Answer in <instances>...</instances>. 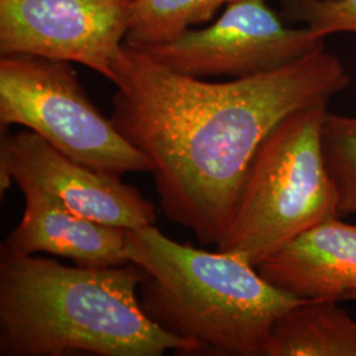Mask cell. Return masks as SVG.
<instances>
[{
	"instance_id": "obj_1",
	"label": "cell",
	"mask_w": 356,
	"mask_h": 356,
	"mask_svg": "<svg viewBox=\"0 0 356 356\" xmlns=\"http://www.w3.org/2000/svg\"><path fill=\"white\" fill-rule=\"evenodd\" d=\"M111 120L152 163L166 218L218 245L259 145L284 118L327 103L350 76L322 49L280 69L210 82L123 45L113 64Z\"/></svg>"
},
{
	"instance_id": "obj_2",
	"label": "cell",
	"mask_w": 356,
	"mask_h": 356,
	"mask_svg": "<svg viewBox=\"0 0 356 356\" xmlns=\"http://www.w3.org/2000/svg\"><path fill=\"white\" fill-rule=\"evenodd\" d=\"M144 270L135 263L69 267L0 252V356L198 354L141 310Z\"/></svg>"
},
{
	"instance_id": "obj_3",
	"label": "cell",
	"mask_w": 356,
	"mask_h": 356,
	"mask_svg": "<svg viewBox=\"0 0 356 356\" xmlns=\"http://www.w3.org/2000/svg\"><path fill=\"white\" fill-rule=\"evenodd\" d=\"M126 252L144 270V314L200 353L264 356L276 322L302 301L242 256L172 241L156 225L128 229Z\"/></svg>"
},
{
	"instance_id": "obj_4",
	"label": "cell",
	"mask_w": 356,
	"mask_h": 356,
	"mask_svg": "<svg viewBox=\"0 0 356 356\" xmlns=\"http://www.w3.org/2000/svg\"><path fill=\"white\" fill-rule=\"evenodd\" d=\"M327 103L297 110L259 145L218 251L254 267L322 220L341 216L322 148Z\"/></svg>"
},
{
	"instance_id": "obj_5",
	"label": "cell",
	"mask_w": 356,
	"mask_h": 356,
	"mask_svg": "<svg viewBox=\"0 0 356 356\" xmlns=\"http://www.w3.org/2000/svg\"><path fill=\"white\" fill-rule=\"evenodd\" d=\"M0 126L31 129L81 164L116 176L152 173V163L90 101L67 61L1 56Z\"/></svg>"
},
{
	"instance_id": "obj_6",
	"label": "cell",
	"mask_w": 356,
	"mask_h": 356,
	"mask_svg": "<svg viewBox=\"0 0 356 356\" xmlns=\"http://www.w3.org/2000/svg\"><path fill=\"white\" fill-rule=\"evenodd\" d=\"M309 26H284L266 0H238L202 29L140 51L157 64L195 78H242L267 73L325 49Z\"/></svg>"
},
{
	"instance_id": "obj_7",
	"label": "cell",
	"mask_w": 356,
	"mask_h": 356,
	"mask_svg": "<svg viewBox=\"0 0 356 356\" xmlns=\"http://www.w3.org/2000/svg\"><path fill=\"white\" fill-rule=\"evenodd\" d=\"M1 131V194L13 181L22 191L48 194L70 211L103 225L124 229L156 225L154 204L120 176L78 163L31 129Z\"/></svg>"
},
{
	"instance_id": "obj_8",
	"label": "cell",
	"mask_w": 356,
	"mask_h": 356,
	"mask_svg": "<svg viewBox=\"0 0 356 356\" xmlns=\"http://www.w3.org/2000/svg\"><path fill=\"white\" fill-rule=\"evenodd\" d=\"M131 0H0V54L76 63L107 78L124 45Z\"/></svg>"
},
{
	"instance_id": "obj_9",
	"label": "cell",
	"mask_w": 356,
	"mask_h": 356,
	"mask_svg": "<svg viewBox=\"0 0 356 356\" xmlns=\"http://www.w3.org/2000/svg\"><path fill=\"white\" fill-rule=\"evenodd\" d=\"M256 268L270 284L301 300H353L356 223L342 222L339 216L322 220Z\"/></svg>"
},
{
	"instance_id": "obj_10",
	"label": "cell",
	"mask_w": 356,
	"mask_h": 356,
	"mask_svg": "<svg viewBox=\"0 0 356 356\" xmlns=\"http://www.w3.org/2000/svg\"><path fill=\"white\" fill-rule=\"evenodd\" d=\"M26 207L20 223L0 252H38L70 259L78 267L108 268L127 264L128 229L78 216L48 194L23 191Z\"/></svg>"
},
{
	"instance_id": "obj_11",
	"label": "cell",
	"mask_w": 356,
	"mask_h": 356,
	"mask_svg": "<svg viewBox=\"0 0 356 356\" xmlns=\"http://www.w3.org/2000/svg\"><path fill=\"white\" fill-rule=\"evenodd\" d=\"M264 356H356V319L337 301L302 300L276 322Z\"/></svg>"
},
{
	"instance_id": "obj_12",
	"label": "cell",
	"mask_w": 356,
	"mask_h": 356,
	"mask_svg": "<svg viewBox=\"0 0 356 356\" xmlns=\"http://www.w3.org/2000/svg\"><path fill=\"white\" fill-rule=\"evenodd\" d=\"M238 0H131L124 44L145 51L210 23L216 13Z\"/></svg>"
},
{
	"instance_id": "obj_13",
	"label": "cell",
	"mask_w": 356,
	"mask_h": 356,
	"mask_svg": "<svg viewBox=\"0 0 356 356\" xmlns=\"http://www.w3.org/2000/svg\"><path fill=\"white\" fill-rule=\"evenodd\" d=\"M322 148L341 214H356V115L327 111L322 126Z\"/></svg>"
},
{
	"instance_id": "obj_14",
	"label": "cell",
	"mask_w": 356,
	"mask_h": 356,
	"mask_svg": "<svg viewBox=\"0 0 356 356\" xmlns=\"http://www.w3.org/2000/svg\"><path fill=\"white\" fill-rule=\"evenodd\" d=\"M286 11L321 36L356 35V0H288Z\"/></svg>"
},
{
	"instance_id": "obj_15",
	"label": "cell",
	"mask_w": 356,
	"mask_h": 356,
	"mask_svg": "<svg viewBox=\"0 0 356 356\" xmlns=\"http://www.w3.org/2000/svg\"><path fill=\"white\" fill-rule=\"evenodd\" d=\"M353 300H354V301L356 302V293L354 294V296H353Z\"/></svg>"
}]
</instances>
